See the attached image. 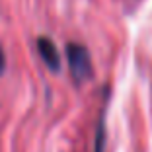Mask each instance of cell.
<instances>
[{"mask_svg": "<svg viewBox=\"0 0 152 152\" xmlns=\"http://www.w3.org/2000/svg\"><path fill=\"white\" fill-rule=\"evenodd\" d=\"M66 58H68V66H70V74L78 84L86 82L92 76V61H90V55L84 45L68 43L66 45Z\"/></svg>", "mask_w": 152, "mask_h": 152, "instance_id": "1", "label": "cell"}, {"mask_svg": "<svg viewBox=\"0 0 152 152\" xmlns=\"http://www.w3.org/2000/svg\"><path fill=\"white\" fill-rule=\"evenodd\" d=\"M37 49H39V55L45 61V64L53 72H57L58 68H61V55H58L57 47H55V43L51 39H47V37L37 39Z\"/></svg>", "mask_w": 152, "mask_h": 152, "instance_id": "2", "label": "cell"}, {"mask_svg": "<svg viewBox=\"0 0 152 152\" xmlns=\"http://www.w3.org/2000/svg\"><path fill=\"white\" fill-rule=\"evenodd\" d=\"M103 146H105V107L102 109V115L98 119V127H96L94 152H103Z\"/></svg>", "mask_w": 152, "mask_h": 152, "instance_id": "3", "label": "cell"}]
</instances>
